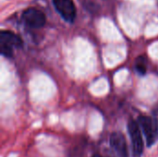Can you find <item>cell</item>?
Masks as SVG:
<instances>
[{"label":"cell","mask_w":158,"mask_h":157,"mask_svg":"<svg viewBox=\"0 0 158 157\" xmlns=\"http://www.w3.org/2000/svg\"><path fill=\"white\" fill-rule=\"evenodd\" d=\"M128 130L131 141L133 157H141L143 152V137L138 122H136L133 119L129 120Z\"/></svg>","instance_id":"1"},{"label":"cell","mask_w":158,"mask_h":157,"mask_svg":"<svg viewBox=\"0 0 158 157\" xmlns=\"http://www.w3.org/2000/svg\"><path fill=\"white\" fill-rule=\"evenodd\" d=\"M23 21L31 28L39 29L45 24V15L35 7H30L22 13Z\"/></svg>","instance_id":"2"},{"label":"cell","mask_w":158,"mask_h":157,"mask_svg":"<svg viewBox=\"0 0 158 157\" xmlns=\"http://www.w3.org/2000/svg\"><path fill=\"white\" fill-rule=\"evenodd\" d=\"M53 3L57 12L66 21H74L76 18V6L72 0H53Z\"/></svg>","instance_id":"3"},{"label":"cell","mask_w":158,"mask_h":157,"mask_svg":"<svg viewBox=\"0 0 158 157\" xmlns=\"http://www.w3.org/2000/svg\"><path fill=\"white\" fill-rule=\"evenodd\" d=\"M110 146L118 157L128 156V147L124 136L121 133L114 132L110 136Z\"/></svg>","instance_id":"4"},{"label":"cell","mask_w":158,"mask_h":157,"mask_svg":"<svg viewBox=\"0 0 158 157\" xmlns=\"http://www.w3.org/2000/svg\"><path fill=\"white\" fill-rule=\"evenodd\" d=\"M138 124L143 131V134H144L146 142H147V145L152 146L156 142L152 119L146 116H140L138 118Z\"/></svg>","instance_id":"5"},{"label":"cell","mask_w":158,"mask_h":157,"mask_svg":"<svg viewBox=\"0 0 158 157\" xmlns=\"http://www.w3.org/2000/svg\"><path fill=\"white\" fill-rule=\"evenodd\" d=\"M0 44H5L9 47H20L22 41L19 35L10 31H2L0 32Z\"/></svg>","instance_id":"6"},{"label":"cell","mask_w":158,"mask_h":157,"mask_svg":"<svg viewBox=\"0 0 158 157\" xmlns=\"http://www.w3.org/2000/svg\"><path fill=\"white\" fill-rule=\"evenodd\" d=\"M135 69L137 70V72L141 75H144L146 73V69H147V66H146V59L144 56H139L136 61H135Z\"/></svg>","instance_id":"7"},{"label":"cell","mask_w":158,"mask_h":157,"mask_svg":"<svg viewBox=\"0 0 158 157\" xmlns=\"http://www.w3.org/2000/svg\"><path fill=\"white\" fill-rule=\"evenodd\" d=\"M152 123H153V128L155 131V136L156 140L158 141V106H156L154 111H153V117H152Z\"/></svg>","instance_id":"8"},{"label":"cell","mask_w":158,"mask_h":157,"mask_svg":"<svg viewBox=\"0 0 158 157\" xmlns=\"http://www.w3.org/2000/svg\"><path fill=\"white\" fill-rule=\"evenodd\" d=\"M0 51H1V54L6 57H11L13 55L12 48L7 45H5V44H0Z\"/></svg>","instance_id":"9"},{"label":"cell","mask_w":158,"mask_h":157,"mask_svg":"<svg viewBox=\"0 0 158 157\" xmlns=\"http://www.w3.org/2000/svg\"><path fill=\"white\" fill-rule=\"evenodd\" d=\"M93 157H102V156H101V155H94Z\"/></svg>","instance_id":"10"}]
</instances>
